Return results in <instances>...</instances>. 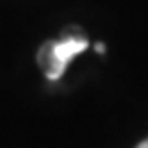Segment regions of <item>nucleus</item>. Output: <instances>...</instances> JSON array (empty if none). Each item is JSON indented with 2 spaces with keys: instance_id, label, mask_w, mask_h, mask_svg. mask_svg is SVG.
I'll use <instances>...</instances> for the list:
<instances>
[{
  "instance_id": "obj_1",
  "label": "nucleus",
  "mask_w": 148,
  "mask_h": 148,
  "mask_svg": "<svg viewBox=\"0 0 148 148\" xmlns=\"http://www.w3.org/2000/svg\"><path fill=\"white\" fill-rule=\"evenodd\" d=\"M89 47L88 39L80 36H66L61 41H50L45 43L39 50V64L43 68L48 80H59L77 54L84 52Z\"/></svg>"
},
{
  "instance_id": "obj_2",
  "label": "nucleus",
  "mask_w": 148,
  "mask_h": 148,
  "mask_svg": "<svg viewBox=\"0 0 148 148\" xmlns=\"http://www.w3.org/2000/svg\"><path fill=\"white\" fill-rule=\"evenodd\" d=\"M95 50H97L98 54H102V52H105V47H103L102 43H97V47H95Z\"/></svg>"
},
{
  "instance_id": "obj_3",
  "label": "nucleus",
  "mask_w": 148,
  "mask_h": 148,
  "mask_svg": "<svg viewBox=\"0 0 148 148\" xmlns=\"http://www.w3.org/2000/svg\"><path fill=\"white\" fill-rule=\"evenodd\" d=\"M136 148H148V139H145V141H141L139 145H137Z\"/></svg>"
}]
</instances>
